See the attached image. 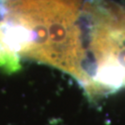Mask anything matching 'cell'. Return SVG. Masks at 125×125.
Segmentation results:
<instances>
[{
  "instance_id": "cell-1",
  "label": "cell",
  "mask_w": 125,
  "mask_h": 125,
  "mask_svg": "<svg viewBox=\"0 0 125 125\" xmlns=\"http://www.w3.org/2000/svg\"><path fill=\"white\" fill-rule=\"evenodd\" d=\"M82 7V0H7L5 19L30 32L23 58L72 74L78 55Z\"/></svg>"
}]
</instances>
